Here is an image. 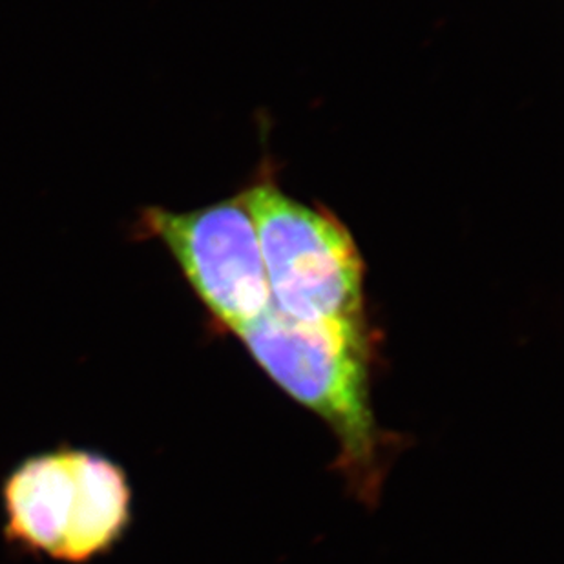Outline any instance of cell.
Returning a JSON list of instances; mask_svg holds the SVG:
<instances>
[{"mask_svg":"<svg viewBox=\"0 0 564 564\" xmlns=\"http://www.w3.org/2000/svg\"><path fill=\"white\" fill-rule=\"evenodd\" d=\"M256 362L340 442V466L364 501H373L382 433L369 400L366 324L300 322L269 307L236 330Z\"/></svg>","mask_w":564,"mask_h":564,"instance_id":"6da1fadb","label":"cell"},{"mask_svg":"<svg viewBox=\"0 0 564 564\" xmlns=\"http://www.w3.org/2000/svg\"><path fill=\"white\" fill-rule=\"evenodd\" d=\"M241 196L260 241L272 307L300 322L366 324L362 254L346 225L271 182Z\"/></svg>","mask_w":564,"mask_h":564,"instance_id":"7a4b0ae2","label":"cell"},{"mask_svg":"<svg viewBox=\"0 0 564 564\" xmlns=\"http://www.w3.org/2000/svg\"><path fill=\"white\" fill-rule=\"evenodd\" d=\"M130 236L160 243L205 310L227 329L236 333L272 305L260 241L241 194L187 213L139 208Z\"/></svg>","mask_w":564,"mask_h":564,"instance_id":"3957f363","label":"cell"},{"mask_svg":"<svg viewBox=\"0 0 564 564\" xmlns=\"http://www.w3.org/2000/svg\"><path fill=\"white\" fill-rule=\"evenodd\" d=\"M8 538L32 552L59 557L75 511L72 449L28 458L4 486Z\"/></svg>","mask_w":564,"mask_h":564,"instance_id":"277c9868","label":"cell"},{"mask_svg":"<svg viewBox=\"0 0 564 564\" xmlns=\"http://www.w3.org/2000/svg\"><path fill=\"white\" fill-rule=\"evenodd\" d=\"M75 511L57 560L86 563L105 554L130 522L132 491L118 464L97 453L72 449Z\"/></svg>","mask_w":564,"mask_h":564,"instance_id":"5b68a950","label":"cell"}]
</instances>
